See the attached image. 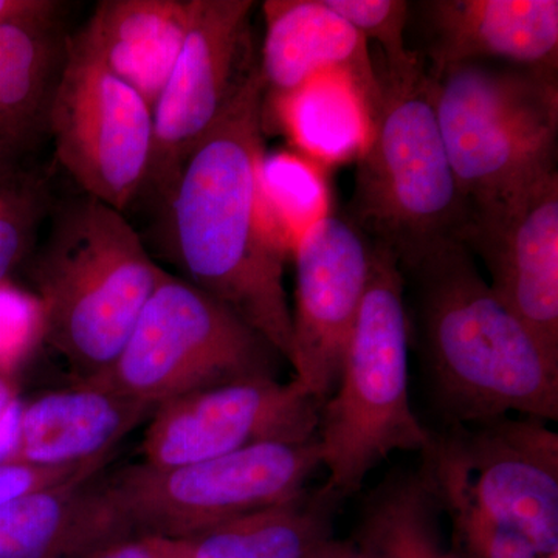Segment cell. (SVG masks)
Listing matches in <instances>:
<instances>
[{"mask_svg":"<svg viewBox=\"0 0 558 558\" xmlns=\"http://www.w3.org/2000/svg\"><path fill=\"white\" fill-rule=\"evenodd\" d=\"M410 337L449 425L558 418V363L495 295L475 256L450 242L400 270Z\"/></svg>","mask_w":558,"mask_h":558,"instance_id":"7a4b0ae2","label":"cell"},{"mask_svg":"<svg viewBox=\"0 0 558 558\" xmlns=\"http://www.w3.org/2000/svg\"><path fill=\"white\" fill-rule=\"evenodd\" d=\"M87 558H189L182 538L132 535L95 550Z\"/></svg>","mask_w":558,"mask_h":558,"instance_id":"f546056e","label":"cell"},{"mask_svg":"<svg viewBox=\"0 0 558 558\" xmlns=\"http://www.w3.org/2000/svg\"><path fill=\"white\" fill-rule=\"evenodd\" d=\"M340 497L323 484L289 501L182 538L189 558H307L332 538Z\"/></svg>","mask_w":558,"mask_h":558,"instance_id":"44dd1931","label":"cell"},{"mask_svg":"<svg viewBox=\"0 0 558 558\" xmlns=\"http://www.w3.org/2000/svg\"><path fill=\"white\" fill-rule=\"evenodd\" d=\"M196 0H102L81 35L154 109L189 35Z\"/></svg>","mask_w":558,"mask_h":558,"instance_id":"d6986e66","label":"cell"},{"mask_svg":"<svg viewBox=\"0 0 558 558\" xmlns=\"http://www.w3.org/2000/svg\"><path fill=\"white\" fill-rule=\"evenodd\" d=\"M83 473L0 508V558L89 557L109 545L92 484Z\"/></svg>","mask_w":558,"mask_h":558,"instance_id":"ffe728a7","label":"cell"},{"mask_svg":"<svg viewBox=\"0 0 558 558\" xmlns=\"http://www.w3.org/2000/svg\"><path fill=\"white\" fill-rule=\"evenodd\" d=\"M459 244L480 256L492 290L558 363V172L470 208Z\"/></svg>","mask_w":558,"mask_h":558,"instance_id":"4fadbf2b","label":"cell"},{"mask_svg":"<svg viewBox=\"0 0 558 558\" xmlns=\"http://www.w3.org/2000/svg\"><path fill=\"white\" fill-rule=\"evenodd\" d=\"M64 3L54 0H0V24L24 17L58 14Z\"/></svg>","mask_w":558,"mask_h":558,"instance_id":"4dcf8cb0","label":"cell"},{"mask_svg":"<svg viewBox=\"0 0 558 558\" xmlns=\"http://www.w3.org/2000/svg\"><path fill=\"white\" fill-rule=\"evenodd\" d=\"M161 270L123 213L86 194L57 209L33 278L43 337L80 380L119 359Z\"/></svg>","mask_w":558,"mask_h":558,"instance_id":"277c9868","label":"cell"},{"mask_svg":"<svg viewBox=\"0 0 558 558\" xmlns=\"http://www.w3.org/2000/svg\"><path fill=\"white\" fill-rule=\"evenodd\" d=\"M469 494L498 523L558 553V435L538 417L505 416L435 432Z\"/></svg>","mask_w":558,"mask_h":558,"instance_id":"7c38bea8","label":"cell"},{"mask_svg":"<svg viewBox=\"0 0 558 558\" xmlns=\"http://www.w3.org/2000/svg\"><path fill=\"white\" fill-rule=\"evenodd\" d=\"M545 558H558V553L557 554H553V556H548V557H545Z\"/></svg>","mask_w":558,"mask_h":558,"instance_id":"e575fe53","label":"cell"},{"mask_svg":"<svg viewBox=\"0 0 558 558\" xmlns=\"http://www.w3.org/2000/svg\"><path fill=\"white\" fill-rule=\"evenodd\" d=\"M253 0H196L189 35L153 109V150L142 193L167 207L180 172L258 69Z\"/></svg>","mask_w":558,"mask_h":558,"instance_id":"30bf717a","label":"cell"},{"mask_svg":"<svg viewBox=\"0 0 558 558\" xmlns=\"http://www.w3.org/2000/svg\"><path fill=\"white\" fill-rule=\"evenodd\" d=\"M440 517L428 473L398 470L366 498L352 542L373 558H450Z\"/></svg>","mask_w":558,"mask_h":558,"instance_id":"7402d4cb","label":"cell"},{"mask_svg":"<svg viewBox=\"0 0 558 558\" xmlns=\"http://www.w3.org/2000/svg\"><path fill=\"white\" fill-rule=\"evenodd\" d=\"M421 468L428 473L450 521V558H545L531 539L488 517L469 494L461 470L432 429Z\"/></svg>","mask_w":558,"mask_h":558,"instance_id":"cb8c5ba5","label":"cell"},{"mask_svg":"<svg viewBox=\"0 0 558 558\" xmlns=\"http://www.w3.org/2000/svg\"><path fill=\"white\" fill-rule=\"evenodd\" d=\"M22 407L24 405L20 399L13 400L9 409L3 411L0 416V468L11 461L14 450H16Z\"/></svg>","mask_w":558,"mask_h":558,"instance_id":"1f68e13d","label":"cell"},{"mask_svg":"<svg viewBox=\"0 0 558 558\" xmlns=\"http://www.w3.org/2000/svg\"><path fill=\"white\" fill-rule=\"evenodd\" d=\"M318 468L317 436L303 442L259 444L172 468L142 462L95 490L113 538H189L299 497Z\"/></svg>","mask_w":558,"mask_h":558,"instance_id":"52a82bcc","label":"cell"},{"mask_svg":"<svg viewBox=\"0 0 558 558\" xmlns=\"http://www.w3.org/2000/svg\"><path fill=\"white\" fill-rule=\"evenodd\" d=\"M57 157L86 196L123 213L142 194L153 150V109L95 53L68 36L47 120Z\"/></svg>","mask_w":558,"mask_h":558,"instance_id":"9c48e42d","label":"cell"},{"mask_svg":"<svg viewBox=\"0 0 558 558\" xmlns=\"http://www.w3.org/2000/svg\"><path fill=\"white\" fill-rule=\"evenodd\" d=\"M281 355L218 300L161 270L108 373L98 379L153 407L233 381L277 377Z\"/></svg>","mask_w":558,"mask_h":558,"instance_id":"ba28073f","label":"cell"},{"mask_svg":"<svg viewBox=\"0 0 558 558\" xmlns=\"http://www.w3.org/2000/svg\"><path fill=\"white\" fill-rule=\"evenodd\" d=\"M347 218L399 270L450 242L469 207L440 137L424 61L379 72Z\"/></svg>","mask_w":558,"mask_h":558,"instance_id":"3957f363","label":"cell"},{"mask_svg":"<svg viewBox=\"0 0 558 558\" xmlns=\"http://www.w3.org/2000/svg\"><path fill=\"white\" fill-rule=\"evenodd\" d=\"M319 403L295 379L258 377L202 389L150 414L143 462L193 464L267 442L317 438Z\"/></svg>","mask_w":558,"mask_h":558,"instance_id":"8fae6325","label":"cell"},{"mask_svg":"<svg viewBox=\"0 0 558 558\" xmlns=\"http://www.w3.org/2000/svg\"><path fill=\"white\" fill-rule=\"evenodd\" d=\"M428 73L464 62L558 65L557 0H424L416 5Z\"/></svg>","mask_w":558,"mask_h":558,"instance_id":"9a60e30c","label":"cell"},{"mask_svg":"<svg viewBox=\"0 0 558 558\" xmlns=\"http://www.w3.org/2000/svg\"><path fill=\"white\" fill-rule=\"evenodd\" d=\"M260 9L266 24L258 60L264 109L323 73H344L368 110L379 90L368 43L326 0H266Z\"/></svg>","mask_w":558,"mask_h":558,"instance_id":"2e32d148","label":"cell"},{"mask_svg":"<svg viewBox=\"0 0 558 558\" xmlns=\"http://www.w3.org/2000/svg\"><path fill=\"white\" fill-rule=\"evenodd\" d=\"M292 310L295 379L319 407L332 395L363 296L368 288L373 244L347 218L329 213L301 234Z\"/></svg>","mask_w":558,"mask_h":558,"instance_id":"5bb4252c","label":"cell"},{"mask_svg":"<svg viewBox=\"0 0 558 558\" xmlns=\"http://www.w3.org/2000/svg\"><path fill=\"white\" fill-rule=\"evenodd\" d=\"M409 315L398 263L373 245L368 288L349 339L337 387L319 409L325 486L341 499L392 451L427 449L432 429L410 400Z\"/></svg>","mask_w":558,"mask_h":558,"instance_id":"5b68a950","label":"cell"},{"mask_svg":"<svg viewBox=\"0 0 558 558\" xmlns=\"http://www.w3.org/2000/svg\"><path fill=\"white\" fill-rule=\"evenodd\" d=\"M105 464L106 459L87 462V464L70 465V468H46V465L25 464V462H7L0 468V508L40 488L58 486L83 473L98 472Z\"/></svg>","mask_w":558,"mask_h":558,"instance_id":"f1b7e54d","label":"cell"},{"mask_svg":"<svg viewBox=\"0 0 558 558\" xmlns=\"http://www.w3.org/2000/svg\"><path fill=\"white\" fill-rule=\"evenodd\" d=\"M16 399L13 381L0 373V416H2L3 411L9 409L10 403Z\"/></svg>","mask_w":558,"mask_h":558,"instance_id":"836d02e7","label":"cell"},{"mask_svg":"<svg viewBox=\"0 0 558 558\" xmlns=\"http://www.w3.org/2000/svg\"><path fill=\"white\" fill-rule=\"evenodd\" d=\"M259 69L194 149L165 207L186 281L292 360V307L282 247L259 190L264 148Z\"/></svg>","mask_w":558,"mask_h":558,"instance_id":"6da1fadb","label":"cell"},{"mask_svg":"<svg viewBox=\"0 0 558 558\" xmlns=\"http://www.w3.org/2000/svg\"><path fill=\"white\" fill-rule=\"evenodd\" d=\"M153 411L100 380H80L22 407L20 438L10 462L70 468L108 459Z\"/></svg>","mask_w":558,"mask_h":558,"instance_id":"e0dca14e","label":"cell"},{"mask_svg":"<svg viewBox=\"0 0 558 558\" xmlns=\"http://www.w3.org/2000/svg\"><path fill=\"white\" fill-rule=\"evenodd\" d=\"M50 208L49 180L43 172L24 165L0 172V284L31 255Z\"/></svg>","mask_w":558,"mask_h":558,"instance_id":"484cf974","label":"cell"},{"mask_svg":"<svg viewBox=\"0 0 558 558\" xmlns=\"http://www.w3.org/2000/svg\"><path fill=\"white\" fill-rule=\"evenodd\" d=\"M428 75L440 137L469 209L557 170V72L464 62Z\"/></svg>","mask_w":558,"mask_h":558,"instance_id":"8992f818","label":"cell"},{"mask_svg":"<svg viewBox=\"0 0 558 558\" xmlns=\"http://www.w3.org/2000/svg\"><path fill=\"white\" fill-rule=\"evenodd\" d=\"M269 120L303 156L325 163L357 159L368 137L365 100L344 73H323L286 100L263 108L264 126Z\"/></svg>","mask_w":558,"mask_h":558,"instance_id":"603a6c76","label":"cell"},{"mask_svg":"<svg viewBox=\"0 0 558 558\" xmlns=\"http://www.w3.org/2000/svg\"><path fill=\"white\" fill-rule=\"evenodd\" d=\"M366 39L376 43L384 53V65L389 70H405L416 65L421 58L405 40L410 22V2L405 0H326Z\"/></svg>","mask_w":558,"mask_h":558,"instance_id":"4316f807","label":"cell"},{"mask_svg":"<svg viewBox=\"0 0 558 558\" xmlns=\"http://www.w3.org/2000/svg\"><path fill=\"white\" fill-rule=\"evenodd\" d=\"M259 190L271 227L288 253H293L304 231L330 213L326 180L303 154H266Z\"/></svg>","mask_w":558,"mask_h":558,"instance_id":"d4e9b609","label":"cell"},{"mask_svg":"<svg viewBox=\"0 0 558 558\" xmlns=\"http://www.w3.org/2000/svg\"><path fill=\"white\" fill-rule=\"evenodd\" d=\"M35 333L43 336L38 301L0 284V363L24 354Z\"/></svg>","mask_w":558,"mask_h":558,"instance_id":"83f0119b","label":"cell"},{"mask_svg":"<svg viewBox=\"0 0 558 558\" xmlns=\"http://www.w3.org/2000/svg\"><path fill=\"white\" fill-rule=\"evenodd\" d=\"M60 13L0 24V172L22 167L49 135V108L68 35Z\"/></svg>","mask_w":558,"mask_h":558,"instance_id":"ac0fdd59","label":"cell"},{"mask_svg":"<svg viewBox=\"0 0 558 558\" xmlns=\"http://www.w3.org/2000/svg\"><path fill=\"white\" fill-rule=\"evenodd\" d=\"M307 558H373L355 545L354 542H341L330 538L318 546Z\"/></svg>","mask_w":558,"mask_h":558,"instance_id":"d6a6232c","label":"cell"}]
</instances>
